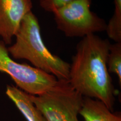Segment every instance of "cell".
I'll return each instance as SVG.
<instances>
[{
	"mask_svg": "<svg viewBox=\"0 0 121 121\" xmlns=\"http://www.w3.org/2000/svg\"><path fill=\"white\" fill-rule=\"evenodd\" d=\"M0 71L8 74L16 87L32 95H39L47 91L58 80L53 75L41 69L15 61L2 41L0 42Z\"/></svg>",
	"mask_w": 121,
	"mask_h": 121,
	"instance_id": "cell-5",
	"label": "cell"
},
{
	"mask_svg": "<svg viewBox=\"0 0 121 121\" xmlns=\"http://www.w3.org/2000/svg\"><path fill=\"white\" fill-rule=\"evenodd\" d=\"M110 45L95 34L83 38L72 57L69 82L83 97L98 100L112 110L116 90L107 67Z\"/></svg>",
	"mask_w": 121,
	"mask_h": 121,
	"instance_id": "cell-1",
	"label": "cell"
},
{
	"mask_svg": "<svg viewBox=\"0 0 121 121\" xmlns=\"http://www.w3.org/2000/svg\"><path fill=\"white\" fill-rule=\"evenodd\" d=\"M6 94L28 121H46L30 99V94L13 85H7Z\"/></svg>",
	"mask_w": 121,
	"mask_h": 121,
	"instance_id": "cell-7",
	"label": "cell"
},
{
	"mask_svg": "<svg viewBox=\"0 0 121 121\" xmlns=\"http://www.w3.org/2000/svg\"><path fill=\"white\" fill-rule=\"evenodd\" d=\"M114 11L109 22L113 26H119L121 24V0H114Z\"/></svg>",
	"mask_w": 121,
	"mask_h": 121,
	"instance_id": "cell-11",
	"label": "cell"
},
{
	"mask_svg": "<svg viewBox=\"0 0 121 121\" xmlns=\"http://www.w3.org/2000/svg\"><path fill=\"white\" fill-rule=\"evenodd\" d=\"M107 67L109 73L116 74L119 85H121V42L110 44L107 59Z\"/></svg>",
	"mask_w": 121,
	"mask_h": 121,
	"instance_id": "cell-9",
	"label": "cell"
},
{
	"mask_svg": "<svg viewBox=\"0 0 121 121\" xmlns=\"http://www.w3.org/2000/svg\"><path fill=\"white\" fill-rule=\"evenodd\" d=\"M30 96L46 121H80L78 115L84 97L69 81L58 80L47 91L39 95L30 94Z\"/></svg>",
	"mask_w": 121,
	"mask_h": 121,
	"instance_id": "cell-3",
	"label": "cell"
},
{
	"mask_svg": "<svg viewBox=\"0 0 121 121\" xmlns=\"http://www.w3.org/2000/svg\"><path fill=\"white\" fill-rule=\"evenodd\" d=\"M80 114L85 121H121L120 115L112 112L98 100L84 97Z\"/></svg>",
	"mask_w": 121,
	"mask_h": 121,
	"instance_id": "cell-8",
	"label": "cell"
},
{
	"mask_svg": "<svg viewBox=\"0 0 121 121\" xmlns=\"http://www.w3.org/2000/svg\"><path fill=\"white\" fill-rule=\"evenodd\" d=\"M91 0H73L53 11L57 28L68 37H82L106 30L107 23L90 10Z\"/></svg>",
	"mask_w": 121,
	"mask_h": 121,
	"instance_id": "cell-4",
	"label": "cell"
},
{
	"mask_svg": "<svg viewBox=\"0 0 121 121\" xmlns=\"http://www.w3.org/2000/svg\"><path fill=\"white\" fill-rule=\"evenodd\" d=\"M73 0H40V7L49 13H53L54 11L66 5Z\"/></svg>",
	"mask_w": 121,
	"mask_h": 121,
	"instance_id": "cell-10",
	"label": "cell"
},
{
	"mask_svg": "<svg viewBox=\"0 0 121 121\" xmlns=\"http://www.w3.org/2000/svg\"><path fill=\"white\" fill-rule=\"evenodd\" d=\"M32 8L31 0H0V37L4 44H11L22 19Z\"/></svg>",
	"mask_w": 121,
	"mask_h": 121,
	"instance_id": "cell-6",
	"label": "cell"
},
{
	"mask_svg": "<svg viewBox=\"0 0 121 121\" xmlns=\"http://www.w3.org/2000/svg\"><path fill=\"white\" fill-rule=\"evenodd\" d=\"M15 43L7 48L15 59L29 60L34 67L51 74L57 80L69 81L70 64L48 50L43 42L37 16L32 11L22 19Z\"/></svg>",
	"mask_w": 121,
	"mask_h": 121,
	"instance_id": "cell-2",
	"label": "cell"
}]
</instances>
